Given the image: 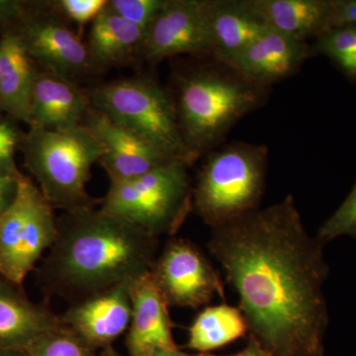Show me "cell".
I'll use <instances>...</instances> for the list:
<instances>
[{"instance_id": "obj_19", "label": "cell", "mask_w": 356, "mask_h": 356, "mask_svg": "<svg viewBox=\"0 0 356 356\" xmlns=\"http://www.w3.org/2000/svg\"><path fill=\"white\" fill-rule=\"evenodd\" d=\"M266 26L307 42L331 29L332 0H243Z\"/></svg>"}, {"instance_id": "obj_30", "label": "cell", "mask_w": 356, "mask_h": 356, "mask_svg": "<svg viewBox=\"0 0 356 356\" xmlns=\"http://www.w3.org/2000/svg\"><path fill=\"white\" fill-rule=\"evenodd\" d=\"M21 175L22 173L18 175L0 173V213L3 212L13 202Z\"/></svg>"}, {"instance_id": "obj_4", "label": "cell", "mask_w": 356, "mask_h": 356, "mask_svg": "<svg viewBox=\"0 0 356 356\" xmlns=\"http://www.w3.org/2000/svg\"><path fill=\"white\" fill-rule=\"evenodd\" d=\"M21 143L26 165L54 208L65 212L93 208L86 186L92 165L106 153L95 133L83 124L67 130L31 126Z\"/></svg>"}, {"instance_id": "obj_33", "label": "cell", "mask_w": 356, "mask_h": 356, "mask_svg": "<svg viewBox=\"0 0 356 356\" xmlns=\"http://www.w3.org/2000/svg\"><path fill=\"white\" fill-rule=\"evenodd\" d=\"M97 356H120V355L114 350L113 346H109V348L102 350Z\"/></svg>"}, {"instance_id": "obj_9", "label": "cell", "mask_w": 356, "mask_h": 356, "mask_svg": "<svg viewBox=\"0 0 356 356\" xmlns=\"http://www.w3.org/2000/svg\"><path fill=\"white\" fill-rule=\"evenodd\" d=\"M151 274L168 307L197 309L216 296L225 298L219 273L202 250L185 238H170Z\"/></svg>"}, {"instance_id": "obj_34", "label": "cell", "mask_w": 356, "mask_h": 356, "mask_svg": "<svg viewBox=\"0 0 356 356\" xmlns=\"http://www.w3.org/2000/svg\"><path fill=\"white\" fill-rule=\"evenodd\" d=\"M0 356H25L24 351L0 350Z\"/></svg>"}, {"instance_id": "obj_23", "label": "cell", "mask_w": 356, "mask_h": 356, "mask_svg": "<svg viewBox=\"0 0 356 356\" xmlns=\"http://www.w3.org/2000/svg\"><path fill=\"white\" fill-rule=\"evenodd\" d=\"M314 54L327 56L344 74L356 77V25L331 28L316 38Z\"/></svg>"}, {"instance_id": "obj_18", "label": "cell", "mask_w": 356, "mask_h": 356, "mask_svg": "<svg viewBox=\"0 0 356 356\" xmlns=\"http://www.w3.org/2000/svg\"><path fill=\"white\" fill-rule=\"evenodd\" d=\"M205 8L210 56L220 62L231 63L267 29L243 0H205Z\"/></svg>"}, {"instance_id": "obj_31", "label": "cell", "mask_w": 356, "mask_h": 356, "mask_svg": "<svg viewBox=\"0 0 356 356\" xmlns=\"http://www.w3.org/2000/svg\"><path fill=\"white\" fill-rule=\"evenodd\" d=\"M248 343L243 350L238 351L235 355H215L210 353H196V355H188L185 353V356H270L264 348H261V344L257 343V339L252 336H248Z\"/></svg>"}, {"instance_id": "obj_20", "label": "cell", "mask_w": 356, "mask_h": 356, "mask_svg": "<svg viewBox=\"0 0 356 356\" xmlns=\"http://www.w3.org/2000/svg\"><path fill=\"white\" fill-rule=\"evenodd\" d=\"M0 107L17 120L32 123V93L37 70L17 32L0 37Z\"/></svg>"}, {"instance_id": "obj_6", "label": "cell", "mask_w": 356, "mask_h": 356, "mask_svg": "<svg viewBox=\"0 0 356 356\" xmlns=\"http://www.w3.org/2000/svg\"><path fill=\"white\" fill-rule=\"evenodd\" d=\"M188 168L178 159L139 177L112 182L100 209L156 238H173L193 210Z\"/></svg>"}, {"instance_id": "obj_25", "label": "cell", "mask_w": 356, "mask_h": 356, "mask_svg": "<svg viewBox=\"0 0 356 356\" xmlns=\"http://www.w3.org/2000/svg\"><path fill=\"white\" fill-rule=\"evenodd\" d=\"M315 236L324 245L341 236L356 238V182L343 203L321 225Z\"/></svg>"}, {"instance_id": "obj_7", "label": "cell", "mask_w": 356, "mask_h": 356, "mask_svg": "<svg viewBox=\"0 0 356 356\" xmlns=\"http://www.w3.org/2000/svg\"><path fill=\"white\" fill-rule=\"evenodd\" d=\"M88 95L91 106L115 123L191 166L175 102L158 83L146 77L122 79L96 86Z\"/></svg>"}, {"instance_id": "obj_17", "label": "cell", "mask_w": 356, "mask_h": 356, "mask_svg": "<svg viewBox=\"0 0 356 356\" xmlns=\"http://www.w3.org/2000/svg\"><path fill=\"white\" fill-rule=\"evenodd\" d=\"M15 286L0 276V350L25 351L62 321L47 307L33 303Z\"/></svg>"}, {"instance_id": "obj_3", "label": "cell", "mask_w": 356, "mask_h": 356, "mask_svg": "<svg viewBox=\"0 0 356 356\" xmlns=\"http://www.w3.org/2000/svg\"><path fill=\"white\" fill-rule=\"evenodd\" d=\"M181 76L175 102L189 165L214 151L242 119L266 104L268 86L213 58Z\"/></svg>"}, {"instance_id": "obj_16", "label": "cell", "mask_w": 356, "mask_h": 356, "mask_svg": "<svg viewBox=\"0 0 356 356\" xmlns=\"http://www.w3.org/2000/svg\"><path fill=\"white\" fill-rule=\"evenodd\" d=\"M90 105L88 93L72 79L48 70H37L33 86L31 126L48 130L76 127L83 124Z\"/></svg>"}, {"instance_id": "obj_22", "label": "cell", "mask_w": 356, "mask_h": 356, "mask_svg": "<svg viewBox=\"0 0 356 356\" xmlns=\"http://www.w3.org/2000/svg\"><path fill=\"white\" fill-rule=\"evenodd\" d=\"M248 336V325L238 307L220 304L206 307L188 329L186 346L198 353H210Z\"/></svg>"}, {"instance_id": "obj_10", "label": "cell", "mask_w": 356, "mask_h": 356, "mask_svg": "<svg viewBox=\"0 0 356 356\" xmlns=\"http://www.w3.org/2000/svg\"><path fill=\"white\" fill-rule=\"evenodd\" d=\"M40 10H25L18 34L32 60L44 70L76 81L93 70L86 42L51 7L50 2Z\"/></svg>"}, {"instance_id": "obj_28", "label": "cell", "mask_w": 356, "mask_h": 356, "mask_svg": "<svg viewBox=\"0 0 356 356\" xmlns=\"http://www.w3.org/2000/svg\"><path fill=\"white\" fill-rule=\"evenodd\" d=\"M20 140L22 139L17 128L11 122L0 120V173L20 175L14 163V154Z\"/></svg>"}, {"instance_id": "obj_1", "label": "cell", "mask_w": 356, "mask_h": 356, "mask_svg": "<svg viewBox=\"0 0 356 356\" xmlns=\"http://www.w3.org/2000/svg\"><path fill=\"white\" fill-rule=\"evenodd\" d=\"M324 247L293 195L211 231L208 248L240 297L248 336L270 356H325Z\"/></svg>"}, {"instance_id": "obj_2", "label": "cell", "mask_w": 356, "mask_h": 356, "mask_svg": "<svg viewBox=\"0 0 356 356\" xmlns=\"http://www.w3.org/2000/svg\"><path fill=\"white\" fill-rule=\"evenodd\" d=\"M159 245L156 236L102 209L65 212L40 281L47 292L74 303L135 284L153 268Z\"/></svg>"}, {"instance_id": "obj_14", "label": "cell", "mask_w": 356, "mask_h": 356, "mask_svg": "<svg viewBox=\"0 0 356 356\" xmlns=\"http://www.w3.org/2000/svg\"><path fill=\"white\" fill-rule=\"evenodd\" d=\"M312 56L313 49L307 42L267 28L228 65L255 83L271 88L297 74Z\"/></svg>"}, {"instance_id": "obj_11", "label": "cell", "mask_w": 356, "mask_h": 356, "mask_svg": "<svg viewBox=\"0 0 356 356\" xmlns=\"http://www.w3.org/2000/svg\"><path fill=\"white\" fill-rule=\"evenodd\" d=\"M180 55H211L205 0H166L145 32L140 58L156 64Z\"/></svg>"}, {"instance_id": "obj_8", "label": "cell", "mask_w": 356, "mask_h": 356, "mask_svg": "<svg viewBox=\"0 0 356 356\" xmlns=\"http://www.w3.org/2000/svg\"><path fill=\"white\" fill-rule=\"evenodd\" d=\"M55 208L21 175L13 202L0 213V276L21 285L58 236Z\"/></svg>"}, {"instance_id": "obj_29", "label": "cell", "mask_w": 356, "mask_h": 356, "mask_svg": "<svg viewBox=\"0 0 356 356\" xmlns=\"http://www.w3.org/2000/svg\"><path fill=\"white\" fill-rule=\"evenodd\" d=\"M356 25V0H332V28Z\"/></svg>"}, {"instance_id": "obj_5", "label": "cell", "mask_w": 356, "mask_h": 356, "mask_svg": "<svg viewBox=\"0 0 356 356\" xmlns=\"http://www.w3.org/2000/svg\"><path fill=\"white\" fill-rule=\"evenodd\" d=\"M267 166L264 145L238 142L210 152L192 187L193 210L213 229L259 209Z\"/></svg>"}, {"instance_id": "obj_13", "label": "cell", "mask_w": 356, "mask_h": 356, "mask_svg": "<svg viewBox=\"0 0 356 356\" xmlns=\"http://www.w3.org/2000/svg\"><path fill=\"white\" fill-rule=\"evenodd\" d=\"M134 284H124L72 303L60 321L95 351L112 346L127 331Z\"/></svg>"}, {"instance_id": "obj_24", "label": "cell", "mask_w": 356, "mask_h": 356, "mask_svg": "<svg viewBox=\"0 0 356 356\" xmlns=\"http://www.w3.org/2000/svg\"><path fill=\"white\" fill-rule=\"evenodd\" d=\"M24 353L25 356H97L63 323L37 339Z\"/></svg>"}, {"instance_id": "obj_15", "label": "cell", "mask_w": 356, "mask_h": 356, "mask_svg": "<svg viewBox=\"0 0 356 356\" xmlns=\"http://www.w3.org/2000/svg\"><path fill=\"white\" fill-rule=\"evenodd\" d=\"M168 304L151 271L134 284L132 316L126 336L129 356H152L158 350H177Z\"/></svg>"}, {"instance_id": "obj_21", "label": "cell", "mask_w": 356, "mask_h": 356, "mask_svg": "<svg viewBox=\"0 0 356 356\" xmlns=\"http://www.w3.org/2000/svg\"><path fill=\"white\" fill-rule=\"evenodd\" d=\"M144 38L145 30L115 13L107 2L91 23L86 42L93 70L120 67L140 58Z\"/></svg>"}, {"instance_id": "obj_27", "label": "cell", "mask_w": 356, "mask_h": 356, "mask_svg": "<svg viewBox=\"0 0 356 356\" xmlns=\"http://www.w3.org/2000/svg\"><path fill=\"white\" fill-rule=\"evenodd\" d=\"M107 0H58L50 2L51 7L67 22L83 29L92 23L107 6Z\"/></svg>"}, {"instance_id": "obj_26", "label": "cell", "mask_w": 356, "mask_h": 356, "mask_svg": "<svg viewBox=\"0 0 356 356\" xmlns=\"http://www.w3.org/2000/svg\"><path fill=\"white\" fill-rule=\"evenodd\" d=\"M165 3L166 0H111L108 6L122 18L146 32Z\"/></svg>"}, {"instance_id": "obj_12", "label": "cell", "mask_w": 356, "mask_h": 356, "mask_svg": "<svg viewBox=\"0 0 356 356\" xmlns=\"http://www.w3.org/2000/svg\"><path fill=\"white\" fill-rule=\"evenodd\" d=\"M83 124L95 134L106 149L99 163L108 175L110 184L139 177L178 161L115 123L91 105Z\"/></svg>"}, {"instance_id": "obj_32", "label": "cell", "mask_w": 356, "mask_h": 356, "mask_svg": "<svg viewBox=\"0 0 356 356\" xmlns=\"http://www.w3.org/2000/svg\"><path fill=\"white\" fill-rule=\"evenodd\" d=\"M152 356H185V353L180 350H158Z\"/></svg>"}, {"instance_id": "obj_35", "label": "cell", "mask_w": 356, "mask_h": 356, "mask_svg": "<svg viewBox=\"0 0 356 356\" xmlns=\"http://www.w3.org/2000/svg\"><path fill=\"white\" fill-rule=\"evenodd\" d=\"M0 81H1V70H0Z\"/></svg>"}]
</instances>
